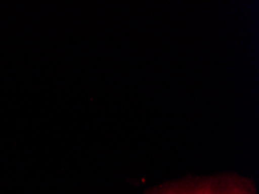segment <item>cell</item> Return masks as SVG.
I'll list each match as a JSON object with an SVG mask.
<instances>
[{"label":"cell","instance_id":"6da1fadb","mask_svg":"<svg viewBox=\"0 0 259 194\" xmlns=\"http://www.w3.org/2000/svg\"><path fill=\"white\" fill-rule=\"evenodd\" d=\"M148 194H257L253 183L235 175H221L168 183Z\"/></svg>","mask_w":259,"mask_h":194}]
</instances>
